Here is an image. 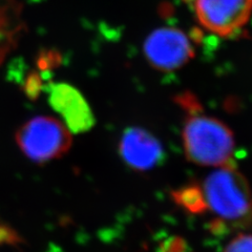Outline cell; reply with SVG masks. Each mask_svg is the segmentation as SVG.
I'll list each match as a JSON object with an SVG mask.
<instances>
[{
  "instance_id": "cell-1",
  "label": "cell",
  "mask_w": 252,
  "mask_h": 252,
  "mask_svg": "<svg viewBox=\"0 0 252 252\" xmlns=\"http://www.w3.org/2000/svg\"><path fill=\"white\" fill-rule=\"evenodd\" d=\"M200 185L204 214L215 217L214 228L244 225L252 219V191L234 165L220 167Z\"/></svg>"
},
{
  "instance_id": "cell-2",
  "label": "cell",
  "mask_w": 252,
  "mask_h": 252,
  "mask_svg": "<svg viewBox=\"0 0 252 252\" xmlns=\"http://www.w3.org/2000/svg\"><path fill=\"white\" fill-rule=\"evenodd\" d=\"M186 114L182 138L187 159L202 166L234 165L231 129L220 120L204 115L202 107Z\"/></svg>"
},
{
  "instance_id": "cell-3",
  "label": "cell",
  "mask_w": 252,
  "mask_h": 252,
  "mask_svg": "<svg viewBox=\"0 0 252 252\" xmlns=\"http://www.w3.org/2000/svg\"><path fill=\"white\" fill-rule=\"evenodd\" d=\"M15 138L22 154L37 164L60 159L73 143L72 132L66 125L49 116L32 118L20 126Z\"/></svg>"
},
{
  "instance_id": "cell-4",
  "label": "cell",
  "mask_w": 252,
  "mask_h": 252,
  "mask_svg": "<svg viewBox=\"0 0 252 252\" xmlns=\"http://www.w3.org/2000/svg\"><path fill=\"white\" fill-rule=\"evenodd\" d=\"M143 51L151 65L163 72L182 67L194 55L190 39L176 28L154 31L145 39Z\"/></svg>"
},
{
  "instance_id": "cell-5",
  "label": "cell",
  "mask_w": 252,
  "mask_h": 252,
  "mask_svg": "<svg viewBox=\"0 0 252 252\" xmlns=\"http://www.w3.org/2000/svg\"><path fill=\"white\" fill-rule=\"evenodd\" d=\"M194 11L203 28L219 36L228 37L249 20L252 0H194Z\"/></svg>"
},
{
  "instance_id": "cell-6",
  "label": "cell",
  "mask_w": 252,
  "mask_h": 252,
  "mask_svg": "<svg viewBox=\"0 0 252 252\" xmlns=\"http://www.w3.org/2000/svg\"><path fill=\"white\" fill-rule=\"evenodd\" d=\"M49 101L72 133L85 132L94 126V117L90 104L73 85L52 84L49 89Z\"/></svg>"
},
{
  "instance_id": "cell-7",
  "label": "cell",
  "mask_w": 252,
  "mask_h": 252,
  "mask_svg": "<svg viewBox=\"0 0 252 252\" xmlns=\"http://www.w3.org/2000/svg\"><path fill=\"white\" fill-rule=\"evenodd\" d=\"M119 154L125 164L137 171L157 167L165 156L160 141L141 127H129L124 130L119 141Z\"/></svg>"
},
{
  "instance_id": "cell-8",
  "label": "cell",
  "mask_w": 252,
  "mask_h": 252,
  "mask_svg": "<svg viewBox=\"0 0 252 252\" xmlns=\"http://www.w3.org/2000/svg\"><path fill=\"white\" fill-rule=\"evenodd\" d=\"M10 0H0V59H2L4 54L9 50L11 43L14 42L16 35V25L14 23L16 15L13 17L10 13Z\"/></svg>"
},
{
  "instance_id": "cell-9",
  "label": "cell",
  "mask_w": 252,
  "mask_h": 252,
  "mask_svg": "<svg viewBox=\"0 0 252 252\" xmlns=\"http://www.w3.org/2000/svg\"><path fill=\"white\" fill-rule=\"evenodd\" d=\"M224 252H252V235L239 234L228 244Z\"/></svg>"
}]
</instances>
